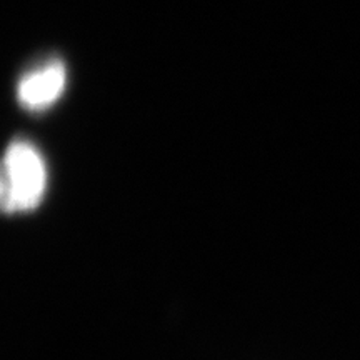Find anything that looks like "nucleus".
<instances>
[{
  "label": "nucleus",
  "mask_w": 360,
  "mask_h": 360,
  "mask_svg": "<svg viewBox=\"0 0 360 360\" xmlns=\"http://www.w3.org/2000/svg\"><path fill=\"white\" fill-rule=\"evenodd\" d=\"M67 69L62 60H49L27 72L17 85V98L25 109L42 110L51 107L64 94Z\"/></svg>",
  "instance_id": "obj_2"
},
{
  "label": "nucleus",
  "mask_w": 360,
  "mask_h": 360,
  "mask_svg": "<svg viewBox=\"0 0 360 360\" xmlns=\"http://www.w3.org/2000/svg\"><path fill=\"white\" fill-rule=\"evenodd\" d=\"M47 186V169L32 143L15 141L4 157L0 200L6 212H20L39 205Z\"/></svg>",
  "instance_id": "obj_1"
}]
</instances>
